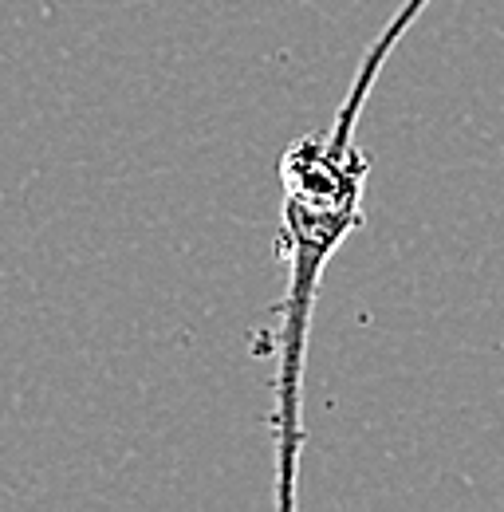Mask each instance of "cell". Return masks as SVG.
<instances>
[{"mask_svg": "<svg viewBox=\"0 0 504 512\" xmlns=\"http://www.w3.org/2000/svg\"><path fill=\"white\" fill-rule=\"evenodd\" d=\"M430 0H402L394 20L378 32L367 48L355 83L335 115L327 134H304L280 154V260L288 264L284 300L276 308V505L280 512L296 509V477L304 449V363L308 335L319 296V280L339 245L363 229V193L371 178V158L359 146V119L375 91L386 60L398 40L418 24Z\"/></svg>", "mask_w": 504, "mask_h": 512, "instance_id": "6da1fadb", "label": "cell"}]
</instances>
